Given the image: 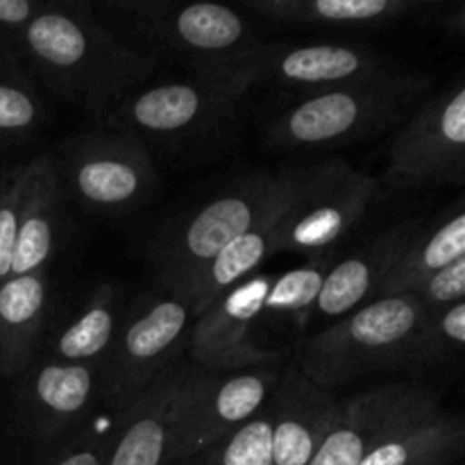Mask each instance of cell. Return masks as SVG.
<instances>
[{
	"label": "cell",
	"mask_w": 465,
	"mask_h": 465,
	"mask_svg": "<svg viewBox=\"0 0 465 465\" xmlns=\"http://www.w3.org/2000/svg\"><path fill=\"white\" fill-rule=\"evenodd\" d=\"M465 257V216L463 212L454 213L436 230L422 234L416 232L395 266L386 275L377 298H393V295H407L416 289L420 282L430 280L439 271L448 268L457 259Z\"/></svg>",
	"instance_id": "obj_24"
},
{
	"label": "cell",
	"mask_w": 465,
	"mask_h": 465,
	"mask_svg": "<svg viewBox=\"0 0 465 465\" xmlns=\"http://www.w3.org/2000/svg\"><path fill=\"white\" fill-rule=\"evenodd\" d=\"M431 77L386 71L366 80L307 94L284 107L263 130L277 153L343 148L398 125L430 94Z\"/></svg>",
	"instance_id": "obj_2"
},
{
	"label": "cell",
	"mask_w": 465,
	"mask_h": 465,
	"mask_svg": "<svg viewBox=\"0 0 465 465\" xmlns=\"http://www.w3.org/2000/svg\"><path fill=\"white\" fill-rule=\"evenodd\" d=\"M440 411V398L418 384H384L341 402L334 427L309 465H359L395 434Z\"/></svg>",
	"instance_id": "obj_13"
},
{
	"label": "cell",
	"mask_w": 465,
	"mask_h": 465,
	"mask_svg": "<svg viewBox=\"0 0 465 465\" xmlns=\"http://www.w3.org/2000/svg\"><path fill=\"white\" fill-rule=\"evenodd\" d=\"M48 271L0 284V375L14 380L35 363L48 318Z\"/></svg>",
	"instance_id": "obj_21"
},
{
	"label": "cell",
	"mask_w": 465,
	"mask_h": 465,
	"mask_svg": "<svg viewBox=\"0 0 465 465\" xmlns=\"http://www.w3.org/2000/svg\"><path fill=\"white\" fill-rule=\"evenodd\" d=\"M427 316L409 293L377 298L302 341L293 366L330 393L368 372L409 368L413 339Z\"/></svg>",
	"instance_id": "obj_4"
},
{
	"label": "cell",
	"mask_w": 465,
	"mask_h": 465,
	"mask_svg": "<svg viewBox=\"0 0 465 465\" xmlns=\"http://www.w3.org/2000/svg\"><path fill=\"white\" fill-rule=\"evenodd\" d=\"M112 431H86L73 439L62 452L48 465H104L109 448H112Z\"/></svg>",
	"instance_id": "obj_32"
},
{
	"label": "cell",
	"mask_w": 465,
	"mask_h": 465,
	"mask_svg": "<svg viewBox=\"0 0 465 465\" xmlns=\"http://www.w3.org/2000/svg\"><path fill=\"white\" fill-rule=\"evenodd\" d=\"M291 168L257 171L227 186L193 213L168 225L150 248L157 282L180 298L193 277L241 234L257 225L289 184Z\"/></svg>",
	"instance_id": "obj_5"
},
{
	"label": "cell",
	"mask_w": 465,
	"mask_h": 465,
	"mask_svg": "<svg viewBox=\"0 0 465 465\" xmlns=\"http://www.w3.org/2000/svg\"><path fill=\"white\" fill-rule=\"evenodd\" d=\"M341 400L313 386L293 363L282 371L268 398L271 465H309L334 427Z\"/></svg>",
	"instance_id": "obj_17"
},
{
	"label": "cell",
	"mask_w": 465,
	"mask_h": 465,
	"mask_svg": "<svg viewBox=\"0 0 465 465\" xmlns=\"http://www.w3.org/2000/svg\"><path fill=\"white\" fill-rule=\"evenodd\" d=\"M420 230L418 223H400L389 227L377 239L345 257L322 277L321 293L313 304V316L339 318L377 300L381 284L395 266L409 241Z\"/></svg>",
	"instance_id": "obj_18"
},
{
	"label": "cell",
	"mask_w": 465,
	"mask_h": 465,
	"mask_svg": "<svg viewBox=\"0 0 465 465\" xmlns=\"http://www.w3.org/2000/svg\"><path fill=\"white\" fill-rule=\"evenodd\" d=\"M272 277L271 272H254L195 318L186 341L193 366L207 372H230L286 361V350L263 348L252 336Z\"/></svg>",
	"instance_id": "obj_14"
},
{
	"label": "cell",
	"mask_w": 465,
	"mask_h": 465,
	"mask_svg": "<svg viewBox=\"0 0 465 465\" xmlns=\"http://www.w3.org/2000/svg\"><path fill=\"white\" fill-rule=\"evenodd\" d=\"M248 91L241 82L221 77L163 82L134 91L109 114L103 127L127 132L139 141L198 139L230 121Z\"/></svg>",
	"instance_id": "obj_9"
},
{
	"label": "cell",
	"mask_w": 465,
	"mask_h": 465,
	"mask_svg": "<svg viewBox=\"0 0 465 465\" xmlns=\"http://www.w3.org/2000/svg\"><path fill=\"white\" fill-rule=\"evenodd\" d=\"M465 182V86L440 91L416 109L389 145L380 189L416 191Z\"/></svg>",
	"instance_id": "obj_8"
},
{
	"label": "cell",
	"mask_w": 465,
	"mask_h": 465,
	"mask_svg": "<svg viewBox=\"0 0 465 465\" xmlns=\"http://www.w3.org/2000/svg\"><path fill=\"white\" fill-rule=\"evenodd\" d=\"M191 312L177 298H159L125 318L98 368L100 398L121 413L175 366L189 341Z\"/></svg>",
	"instance_id": "obj_7"
},
{
	"label": "cell",
	"mask_w": 465,
	"mask_h": 465,
	"mask_svg": "<svg viewBox=\"0 0 465 465\" xmlns=\"http://www.w3.org/2000/svg\"><path fill=\"white\" fill-rule=\"evenodd\" d=\"M62 189L57 162L50 154H41L23 166V195L12 275L41 272L53 259L62 213Z\"/></svg>",
	"instance_id": "obj_19"
},
{
	"label": "cell",
	"mask_w": 465,
	"mask_h": 465,
	"mask_svg": "<svg viewBox=\"0 0 465 465\" xmlns=\"http://www.w3.org/2000/svg\"><path fill=\"white\" fill-rule=\"evenodd\" d=\"M44 121L45 107L35 77L14 50L0 45V145L32 139Z\"/></svg>",
	"instance_id": "obj_26"
},
{
	"label": "cell",
	"mask_w": 465,
	"mask_h": 465,
	"mask_svg": "<svg viewBox=\"0 0 465 465\" xmlns=\"http://www.w3.org/2000/svg\"><path fill=\"white\" fill-rule=\"evenodd\" d=\"M282 371L284 363L230 372L200 368L177 422L173 465L223 443L252 420L266 407Z\"/></svg>",
	"instance_id": "obj_11"
},
{
	"label": "cell",
	"mask_w": 465,
	"mask_h": 465,
	"mask_svg": "<svg viewBox=\"0 0 465 465\" xmlns=\"http://www.w3.org/2000/svg\"><path fill=\"white\" fill-rule=\"evenodd\" d=\"M57 173L84 207L100 213L136 207L157 184V171L143 141L109 127L64 143Z\"/></svg>",
	"instance_id": "obj_10"
},
{
	"label": "cell",
	"mask_w": 465,
	"mask_h": 465,
	"mask_svg": "<svg viewBox=\"0 0 465 465\" xmlns=\"http://www.w3.org/2000/svg\"><path fill=\"white\" fill-rule=\"evenodd\" d=\"M380 195L375 177L345 159L291 168V191L275 254L321 252L343 239Z\"/></svg>",
	"instance_id": "obj_6"
},
{
	"label": "cell",
	"mask_w": 465,
	"mask_h": 465,
	"mask_svg": "<svg viewBox=\"0 0 465 465\" xmlns=\"http://www.w3.org/2000/svg\"><path fill=\"white\" fill-rule=\"evenodd\" d=\"M27 371H32L30 377L23 380L18 391L21 422L35 443L50 445L84 420L98 386V368L57 361L44 354Z\"/></svg>",
	"instance_id": "obj_16"
},
{
	"label": "cell",
	"mask_w": 465,
	"mask_h": 465,
	"mask_svg": "<svg viewBox=\"0 0 465 465\" xmlns=\"http://www.w3.org/2000/svg\"><path fill=\"white\" fill-rule=\"evenodd\" d=\"M463 420L440 409L372 450L359 465H450L463 452Z\"/></svg>",
	"instance_id": "obj_25"
},
{
	"label": "cell",
	"mask_w": 465,
	"mask_h": 465,
	"mask_svg": "<svg viewBox=\"0 0 465 465\" xmlns=\"http://www.w3.org/2000/svg\"><path fill=\"white\" fill-rule=\"evenodd\" d=\"M100 21L118 39L184 59L193 75L223 77L259 44L252 25L236 9L216 3L173 5L166 0H114Z\"/></svg>",
	"instance_id": "obj_3"
},
{
	"label": "cell",
	"mask_w": 465,
	"mask_h": 465,
	"mask_svg": "<svg viewBox=\"0 0 465 465\" xmlns=\"http://www.w3.org/2000/svg\"><path fill=\"white\" fill-rule=\"evenodd\" d=\"M21 195L23 166L0 168V284L12 275Z\"/></svg>",
	"instance_id": "obj_30"
},
{
	"label": "cell",
	"mask_w": 465,
	"mask_h": 465,
	"mask_svg": "<svg viewBox=\"0 0 465 465\" xmlns=\"http://www.w3.org/2000/svg\"><path fill=\"white\" fill-rule=\"evenodd\" d=\"M44 5L35 0H0V45L12 50L18 32L44 9Z\"/></svg>",
	"instance_id": "obj_33"
},
{
	"label": "cell",
	"mask_w": 465,
	"mask_h": 465,
	"mask_svg": "<svg viewBox=\"0 0 465 465\" xmlns=\"http://www.w3.org/2000/svg\"><path fill=\"white\" fill-rule=\"evenodd\" d=\"M289 191L291 175L286 191L282 193V198L277 200L275 207H272L257 225L250 227L245 234H241L239 239L232 241V243L227 245L218 257H213L212 262L193 277V282L186 286L184 293L177 300L189 307L191 316L198 318L200 313L207 312L218 298H223L227 291H232L236 284H241L243 280L252 277L254 272H259V266L275 254L282 213H284L286 200H289Z\"/></svg>",
	"instance_id": "obj_20"
},
{
	"label": "cell",
	"mask_w": 465,
	"mask_h": 465,
	"mask_svg": "<svg viewBox=\"0 0 465 465\" xmlns=\"http://www.w3.org/2000/svg\"><path fill=\"white\" fill-rule=\"evenodd\" d=\"M434 0H250L245 9L289 25L377 27L427 9Z\"/></svg>",
	"instance_id": "obj_22"
},
{
	"label": "cell",
	"mask_w": 465,
	"mask_h": 465,
	"mask_svg": "<svg viewBox=\"0 0 465 465\" xmlns=\"http://www.w3.org/2000/svg\"><path fill=\"white\" fill-rule=\"evenodd\" d=\"M198 371L177 361L118 413L104 465H173L177 422Z\"/></svg>",
	"instance_id": "obj_15"
},
{
	"label": "cell",
	"mask_w": 465,
	"mask_h": 465,
	"mask_svg": "<svg viewBox=\"0 0 465 465\" xmlns=\"http://www.w3.org/2000/svg\"><path fill=\"white\" fill-rule=\"evenodd\" d=\"M436 21L440 23V27H443V30L452 32V35H463V30H465V7H463V3L448 5V7H445V12L440 14Z\"/></svg>",
	"instance_id": "obj_34"
},
{
	"label": "cell",
	"mask_w": 465,
	"mask_h": 465,
	"mask_svg": "<svg viewBox=\"0 0 465 465\" xmlns=\"http://www.w3.org/2000/svg\"><path fill=\"white\" fill-rule=\"evenodd\" d=\"M12 50L53 94L100 125L157 68V57L118 39L80 3H45Z\"/></svg>",
	"instance_id": "obj_1"
},
{
	"label": "cell",
	"mask_w": 465,
	"mask_h": 465,
	"mask_svg": "<svg viewBox=\"0 0 465 465\" xmlns=\"http://www.w3.org/2000/svg\"><path fill=\"white\" fill-rule=\"evenodd\" d=\"M465 345V302L427 316L413 339L409 368H427L461 352Z\"/></svg>",
	"instance_id": "obj_29"
},
{
	"label": "cell",
	"mask_w": 465,
	"mask_h": 465,
	"mask_svg": "<svg viewBox=\"0 0 465 465\" xmlns=\"http://www.w3.org/2000/svg\"><path fill=\"white\" fill-rule=\"evenodd\" d=\"M177 465H271V413L268 402L257 416L223 443L193 454Z\"/></svg>",
	"instance_id": "obj_28"
},
{
	"label": "cell",
	"mask_w": 465,
	"mask_h": 465,
	"mask_svg": "<svg viewBox=\"0 0 465 465\" xmlns=\"http://www.w3.org/2000/svg\"><path fill=\"white\" fill-rule=\"evenodd\" d=\"M123 291L116 284H103L80 316L59 331L57 339L45 350V357L66 363H84L100 368L104 354L112 348V341L121 327Z\"/></svg>",
	"instance_id": "obj_23"
},
{
	"label": "cell",
	"mask_w": 465,
	"mask_h": 465,
	"mask_svg": "<svg viewBox=\"0 0 465 465\" xmlns=\"http://www.w3.org/2000/svg\"><path fill=\"white\" fill-rule=\"evenodd\" d=\"M391 71L389 59L368 45L345 44H263L259 41L221 80H236L248 89L272 84L309 94Z\"/></svg>",
	"instance_id": "obj_12"
},
{
	"label": "cell",
	"mask_w": 465,
	"mask_h": 465,
	"mask_svg": "<svg viewBox=\"0 0 465 465\" xmlns=\"http://www.w3.org/2000/svg\"><path fill=\"white\" fill-rule=\"evenodd\" d=\"M325 272L327 268L322 263H309V266L293 268V271H286L284 275L272 277L259 322L266 321V318L268 321L289 318L295 330L304 331L307 322L312 321L313 304L321 293Z\"/></svg>",
	"instance_id": "obj_27"
},
{
	"label": "cell",
	"mask_w": 465,
	"mask_h": 465,
	"mask_svg": "<svg viewBox=\"0 0 465 465\" xmlns=\"http://www.w3.org/2000/svg\"><path fill=\"white\" fill-rule=\"evenodd\" d=\"M409 295H413V298L425 307V312L430 313V316L452 307V304L463 302L465 257L450 263L448 268H443V271H439L436 275H431L430 280L420 282L416 289L409 291Z\"/></svg>",
	"instance_id": "obj_31"
}]
</instances>
